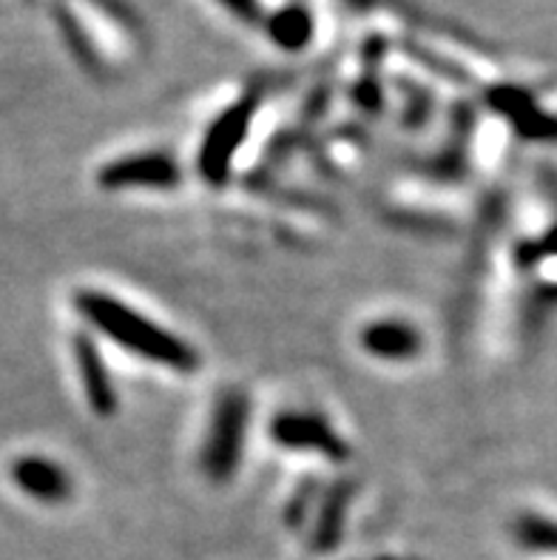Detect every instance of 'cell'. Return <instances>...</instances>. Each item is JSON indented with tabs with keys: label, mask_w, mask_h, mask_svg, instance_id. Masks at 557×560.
Returning a JSON list of instances; mask_svg holds the SVG:
<instances>
[{
	"label": "cell",
	"mask_w": 557,
	"mask_h": 560,
	"mask_svg": "<svg viewBox=\"0 0 557 560\" xmlns=\"http://www.w3.org/2000/svg\"><path fill=\"white\" fill-rule=\"evenodd\" d=\"M74 311L83 316L85 325H92L97 334H103L117 348L137 355L142 362L177 370V373H190L199 364L188 341L165 330L163 325H156L146 313L135 311L112 293L80 291L74 296Z\"/></svg>",
	"instance_id": "1"
},
{
	"label": "cell",
	"mask_w": 557,
	"mask_h": 560,
	"mask_svg": "<svg viewBox=\"0 0 557 560\" xmlns=\"http://www.w3.org/2000/svg\"><path fill=\"white\" fill-rule=\"evenodd\" d=\"M247 430V398L242 393H225L213 407L211 424L202 444V469L217 481L236 472Z\"/></svg>",
	"instance_id": "2"
},
{
	"label": "cell",
	"mask_w": 557,
	"mask_h": 560,
	"mask_svg": "<svg viewBox=\"0 0 557 560\" xmlns=\"http://www.w3.org/2000/svg\"><path fill=\"white\" fill-rule=\"evenodd\" d=\"M256 106H259V92H247L211 122V131L205 137L202 151H199V171H202V177H208L211 183H222L225 179L233 154L240 151L242 140H245Z\"/></svg>",
	"instance_id": "3"
},
{
	"label": "cell",
	"mask_w": 557,
	"mask_h": 560,
	"mask_svg": "<svg viewBox=\"0 0 557 560\" xmlns=\"http://www.w3.org/2000/svg\"><path fill=\"white\" fill-rule=\"evenodd\" d=\"M179 168L169 154H156V151H146V154H128L108 163L100 171V185L112 188V191H123V188H171L177 185Z\"/></svg>",
	"instance_id": "4"
},
{
	"label": "cell",
	"mask_w": 557,
	"mask_h": 560,
	"mask_svg": "<svg viewBox=\"0 0 557 560\" xmlns=\"http://www.w3.org/2000/svg\"><path fill=\"white\" fill-rule=\"evenodd\" d=\"M270 435L282 447L311 450V453H322L327 458H347L345 439L322 416H313V412H282V416H276Z\"/></svg>",
	"instance_id": "5"
},
{
	"label": "cell",
	"mask_w": 557,
	"mask_h": 560,
	"mask_svg": "<svg viewBox=\"0 0 557 560\" xmlns=\"http://www.w3.org/2000/svg\"><path fill=\"white\" fill-rule=\"evenodd\" d=\"M12 481L40 504H63L71 495V478L63 467L46 455H21L12 464Z\"/></svg>",
	"instance_id": "6"
},
{
	"label": "cell",
	"mask_w": 557,
	"mask_h": 560,
	"mask_svg": "<svg viewBox=\"0 0 557 560\" xmlns=\"http://www.w3.org/2000/svg\"><path fill=\"white\" fill-rule=\"evenodd\" d=\"M361 348L384 362H409L421 353V334L402 319H375L361 330Z\"/></svg>",
	"instance_id": "7"
},
{
	"label": "cell",
	"mask_w": 557,
	"mask_h": 560,
	"mask_svg": "<svg viewBox=\"0 0 557 560\" xmlns=\"http://www.w3.org/2000/svg\"><path fill=\"white\" fill-rule=\"evenodd\" d=\"M74 362H78L80 384H83V393L89 398L92 410L100 412V416H112L117 410V390L112 387L106 364H103V359H100L92 341H74Z\"/></svg>",
	"instance_id": "8"
},
{
	"label": "cell",
	"mask_w": 557,
	"mask_h": 560,
	"mask_svg": "<svg viewBox=\"0 0 557 560\" xmlns=\"http://www.w3.org/2000/svg\"><path fill=\"white\" fill-rule=\"evenodd\" d=\"M268 35L276 46L288 51L304 49L313 37V14L299 3L276 9L268 18Z\"/></svg>",
	"instance_id": "9"
},
{
	"label": "cell",
	"mask_w": 557,
	"mask_h": 560,
	"mask_svg": "<svg viewBox=\"0 0 557 560\" xmlns=\"http://www.w3.org/2000/svg\"><path fill=\"white\" fill-rule=\"evenodd\" d=\"M515 538L532 552L557 555V521L544 515H523L515 524Z\"/></svg>",
	"instance_id": "10"
},
{
	"label": "cell",
	"mask_w": 557,
	"mask_h": 560,
	"mask_svg": "<svg viewBox=\"0 0 557 560\" xmlns=\"http://www.w3.org/2000/svg\"><path fill=\"white\" fill-rule=\"evenodd\" d=\"M233 18H240L245 23H259L262 21V9H259V0H217Z\"/></svg>",
	"instance_id": "11"
}]
</instances>
